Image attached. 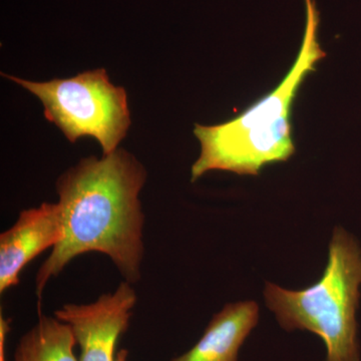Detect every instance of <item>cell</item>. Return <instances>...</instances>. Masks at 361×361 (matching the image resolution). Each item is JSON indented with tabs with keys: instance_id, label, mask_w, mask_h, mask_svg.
Instances as JSON below:
<instances>
[{
	"instance_id": "obj_1",
	"label": "cell",
	"mask_w": 361,
	"mask_h": 361,
	"mask_svg": "<svg viewBox=\"0 0 361 361\" xmlns=\"http://www.w3.org/2000/svg\"><path fill=\"white\" fill-rule=\"evenodd\" d=\"M147 176L141 161L123 149L101 159H82L59 176L56 192L65 236L37 271V298L51 278L89 252L108 256L126 281L141 280L145 215L140 193Z\"/></svg>"
},
{
	"instance_id": "obj_2",
	"label": "cell",
	"mask_w": 361,
	"mask_h": 361,
	"mask_svg": "<svg viewBox=\"0 0 361 361\" xmlns=\"http://www.w3.org/2000/svg\"><path fill=\"white\" fill-rule=\"evenodd\" d=\"M302 44L293 66L276 89L236 118L216 126L195 125L201 154L192 166L191 182L209 171L258 176L265 166L287 161L295 154L291 108L299 87L326 56L318 42L320 13L315 0H305Z\"/></svg>"
},
{
	"instance_id": "obj_3",
	"label": "cell",
	"mask_w": 361,
	"mask_h": 361,
	"mask_svg": "<svg viewBox=\"0 0 361 361\" xmlns=\"http://www.w3.org/2000/svg\"><path fill=\"white\" fill-rule=\"evenodd\" d=\"M360 285V247L353 235L336 227L322 277L302 290L266 282V305L286 331L303 330L322 338L324 361H360L356 322Z\"/></svg>"
},
{
	"instance_id": "obj_4",
	"label": "cell",
	"mask_w": 361,
	"mask_h": 361,
	"mask_svg": "<svg viewBox=\"0 0 361 361\" xmlns=\"http://www.w3.org/2000/svg\"><path fill=\"white\" fill-rule=\"evenodd\" d=\"M2 75L39 97L45 118L73 144L80 137H94L108 156L127 135L130 126L127 92L111 84L104 68L44 82Z\"/></svg>"
},
{
	"instance_id": "obj_5",
	"label": "cell",
	"mask_w": 361,
	"mask_h": 361,
	"mask_svg": "<svg viewBox=\"0 0 361 361\" xmlns=\"http://www.w3.org/2000/svg\"><path fill=\"white\" fill-rule=\"evenodd\" d=\"M135 303L137 293L125 280L94 302L65 304L54 316L70 325L80 349L78 361H115L116 344L129 327Z\"/></svg>"
},
{
	"instance_id": "obj_6",
	"label": "cell",
	"mask_w": 361,
	"mask_h": 361,
	"mask_svg": "<svg viewBox=\"0 0 361 361\" xmlns=\"http://www.w3.org/2000/svg\"><path fill=\"white\" fill-rule=\"evenodd\" d=\"M63 236L59 203L45 202L21 211L16 222L0 235V293L18 286L23 268L42 252L54 249Z\"/></svg>"
},
{
	"instance_id": "obj_7",
	"label": "cell",
	"mask_w": 361,
	"mask_h": 361,
	"mask_svg": "<svg viewBox=\"0 0 361 361\" xmlns=\"http://www.w3.org/2000/svg\"><path fill=\"white\" fill-rule=\"evenodd\" d=\"M259 320L255 301L225 305L193 348L172 361H238L239 351Z\"/></svg>"
},
{
	"instance_id": "obj_8",
	"label": "cell",
	"mask_w": 361,
	"mask_h": 361,
	"mask_svg": "<svg viewBox=\"0 0 361 361\" xmlns=\"http://www.w3.org/2000/svg\"><path fill=\"white\" fill-rule=\"evenodd\" d=\"M70 325L39 314V320L20 337L13 361H78Z\"/></svg>"
},
{
	"instance_id": "obj_9",
	"label": "cell",
	"mask_w": 361,
	"mask_h": 361,
	"mask_svg": "<svg viewBox=\"0 0 361 361\" xmlns=\"http://www.w3.org/2000/svg\"><path fill=\"white\" fill-rule=\"evenodd\" d=\"M11 322L9 318L0 314V361H7L6 341L8 332L11 331Z\"/></svg>"
},
{
	"instance_id": "obj_10",
	"label": "cell",
	"mask_w": 361,
	"mask_h": 361,
	"mask_svg": "<svg viewBox=\"0 0 361 361\" xmlns=\"http://www.w3.org/2000/svg\"><path fill=\"white\" fill-rule=\"evenodd\" d=\"M129 351L127 349H121L116 353L115 361H128Z\"/></svg>"
}]
</instances>
